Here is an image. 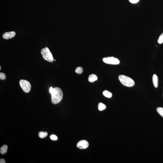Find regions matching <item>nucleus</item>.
Returning <instances> with one entry per match:
<instances>
[{
	"label": "nucleus",
	"instance_id": "obj_7",
	"mask_svg": "<svg viewBox=\"0 0 163 163\" xmlns=\"http://www.w3.org/2000/svg\"><path fill=\"white\" fill-rule=\"evenodd\" d=\"M16 35V33L14 31L5 32L3 34L2 37L5 39H9L13 38Z\"/></svg>",
	"mask_w": 163,
	"mask_h": 163
},
{
	"label": "nucleus",
	"instance_id": "obj_13",
	"mask_svg": "<svg viewBox=\"0 0 163 163\" xmlns=\"http://www.w3.org/2000/svg\"><path fill=\"white\" fill-rule=\"evenodd\" d=\"M106 108V106L105 104L102 103H99L98 105L99 110L100 111L104 110Z\"/></svg>",
	"mask_w": 163,
	"mask_h": 163
},
{
	"label": "nucleus",
	"instance_id": "obj_8",
	"mask_svg": "<svg viewBox=\"0 0 163 163\" xmlns=\"http://www.w3.org/2000/svg\"><path fill=\"white\" fill-rule=\"evenodd\" d=\"M153 82L155 87H158V78L157 75L154 74L153 77Z\"/></svg>",
	"mask_w": 163,
	"mask_h": 163
},
{
	"label": "nucleus",
	"instance_id": "obj_18",
	"mask_svg": "<svg viewBox=\"0 0 163 163\" xmlns=\"http://www.w3.org/2000/svg\"><path fill=\"white\" fill-rule=\"evenodd\" d=\"M50 138L51 139L53 140H56L58 139L57 137L55 135H51Z\"/></svg>",
	"mask_w": 163,
	"mask_h": 163
},
{
	"label": "nucleus",
	"instance_id": "obj_1",
	"mask_svg": "<svg viewBox=\"0 0 163 163\" xmlns=\"http://www.w3.org/2000/svg\"><path fill=\"white\" fill-rule=\"evenodd\" d=\"M49 91L52 96V103L54 104L60 103L63 97V92L61 89L58 87L53 88L52 87H51Z\"/></svg>",
	"mask_w": 163,
	"mask_h": 163
},
{
	"label": "nucleus",
	"instance_id": "obj_9",
	"mask_svg": "<svg viewBox=\"0 0 163 163\" xmlns=\"http://www.w3.org/2000/svg\"><path fill=\"white\" fill-rule=\"evenodd\" d=\"M98 79L97 77L94 74H92L90 75L88 77V80L89 82H92L97 80Z\"/></svg>",
	"mask_w": 163,
	"mask_h": 163
},
{
	"label": "nucleus",
	"instance_id": "obj_3",
	"mask_svg": "<svg viewBox=\"0 0 163 163\" xmlns=\"http://www.w3.org/2000/svg\"><path fill=\"white\" fill-rule=\"evenodd\" d=\"M41 53L45 60L47 61L50 62H52L54 60V58L50 51L47 47L43 48L41 51Z\"/></svg>",
	"mask_w": 163,
	"mask_h": 163
},
{
	"label": "nucleus",
	"instance_id": "obj_15",
	"mask_svg": "<svg viewBox=\"0 0 163 163\" xmlns=\"http://www.w3.org/2000/svg\"><path fill=\"white\" fill-rule=\"evenodd\" d=\"M83 71V70L82 67H77L75 70L76 73L78 74H81Z\"/></svg>",
	"mask_w": 163,
	"mask_h": 163
},
{
	"label": "nucleus",
	"instance_id": "obj_11",
	"mask_svg": "<svg viewBox=\"0 0 163 163\" xmlns=\"http://www.w3.org/2000/svg\"><path fill=\"white\" fill-rule=\"evenodd\" d=\"M103 94L105 97L109 98H111L112 96V94L111 92L106 90L103 91Z\"/></svg>",
	"mask_w": 163,
	"mask_h": 163
},
{
	"label": "nucleus",
	"instance_id": "obj_21",
	"mask_svg": "<svg viewBox=\"0 0 163 163\" xmlns=\"http://www.w3.org/2000/svg\"><path fill=\"white\" fill-rule=\"evenodd\" d=\"M1 69V66H0V70Z\"/></svg>",
	"mask_w": 163,
	"mask_h": 163
},
{
	"label": "nucleus",
	"instance_id": "obj_12",
	"mask_svg": "<svg viewBox=\"0 0 163 163\" xmlns=\"http://www.w3.org/2000/svg\"><path fill=\"white\" fill-rule=\"evenodd\" d=\"M48 135V133L47 132H41L39 133L38 136L41 138H43L46 137Z\"/></svg>",
	"mask_w": 163,
	"mask_h": 163
},
{
	"label": "nucleus",
	"instance_id": "obj_19",
	"mask_svg": "<svg viewBox=\"0 0 163 163\" xmlns=\"http://www.w3.org/2000/svg\"><path fill=\"white\" fill-rule=\"evenodd\" d=\"M139 0H129L130 2L133 3H135L138 2Z\"/></svg>",
	"mask_w": 163,
	"mask_h": 163
},
{
	"label": "nucleus",
	"instance_id": "obj_4",
	"mask_svg": "<svg viewBox=\"0 0 163 163\" xmlns=\"http://www.w3.org/2000/svg\"><path fill=\"white\" fill-rule=\"evenodd\" d=\"M19 84L22 89L26 93H28L31 90V84L27 80H21L19 81Z\"/></svg>",
	"mask_w": 163,
	"mask_h": 163
},
{
	"label": "nucleus",
	"instance_id": "obj_10",
	"mask_svg": "<svg viewBox=\"0 0 163 163\" xmlns=\"http://www.w3.org/2000/svg\"><path fill=\"white\" fill-rule=\"evenodd\" d=\"M7 150L8 146L6 145H4L1 147L0 150V152L2 154H5L7 152Z\"/></svg>",
	"mask_w": 163,
	"mask_h": 163
},
{
	"label": "nucleus",
	"instance_id": "obj_20",
	"mask_svg": "<svg viewBox=\"0 0 163 163\" xmlns=\"http://www.w3.org/2000/svg\"><path fill=\"white\" fill-rule=\"evenodd\" d=\"M0 163H6L5 160L3 159H1L0 160Z\"/></svg>",
	"mask_w": 163,
	"mask_h": 163
},
{
	"label": "nucleus",
	"instance_id": "obj_2",
	"mask_svg": "<svg viewBox=\"0 0 163 163\" xmlns=\"http://www.w3.org/2000/svg\"><path fill=\"white\" fill-rule=\"evenodd\" d=\"M119 80L123 85L125 86L132 87L135 84L134 80L130 77L124 75H120L118 77Z\"/></svg>",
	"mask_w": 163,
	"mask_h": 163
},
{
	"label": "nucleus",
	"instance_id": "obj_6",
	"mask_svg": "<svg viewBox=\"0 0 163 163\" xmlns=\"http://www.w3.org/2000/svg\"><path fill=\"white\" fill-rule=\"evenodd\" d=\"M89 144L88 141L85 140H81L78 142L77 146L80 149H85L89 146Z\"/></svg>",
	"mask_w": 163,
	"mask_h": 163
},
{
	"label": "nucleus",
	"instance_id": "obj_22",
	"mask_svg": "<svg viewBox=\"0 0 163 163\" xmlns=\"http://www.w3.org/2000/svg\"><path fill=\"white\" fill-rule=\"evenodd\" d=\"M55 60V61H56V60Z\"/></svg>",
	"mask_w": 163,
	"mask_h": 163
},
{
	"label": "nucleus",
	"instance_id": "obj_16",
	"mask_svg": "<svg viewBox=\"0 0 163 163\" xmlns=\"http://www.w3.org/2000/svg\"><path fill=\"white\" fill-rule=\"evenodd\" d=\"M158 42L159 44H161L163 43V33L159 37L158 40Z\"/></svg>",
	"mask_w": 163,
	"mask_h": 163
},
{
	"label": "nucleus",
	"instance_id": "obj_14",
	"mask_svg": "<svg viewBox=\"0 0 163 163\" xmlns=\"http://www.w3.org/2000/svg\"><path fill=\"white\" fill-rule=\"evenodd\" d=\"M157 112L163 117V108L162 107H158L157 109Z\"/></svg>",
	"mask_w": 163,
	"mask_h": 163
},
{
	"label": "nucleus",
	"instance_id": "obj_5",
	"mask_svg": "<svg viewBox=\"0 0 163 163\" xmlns=\"http://www.w3.org/2000/svg\"><path fill=\"white\" fill-rule=\"evenodd\" d=\"M103 61L107 64L112 65H117L119 64L120 61L116 58L111 56L104 58Z\"/></svg>",
	"mask_w": 163,
	"mask_h": 163
},
{
	"label": "nucleus",
	"instance_id": "obj_17",
	"mask_svg": "<svg viewBox=\"0 0 163 163\" xmlns=\"http://www.w3.org/2000/svg\"><path fill=\"white\" fill-rule=\"evenodd\" d=\"M6 78V76L3 73H0V79L1 80H4Z\"/></svg>",
	"mask_w": 163,
	"mask_h": 163
}]
</instances>
